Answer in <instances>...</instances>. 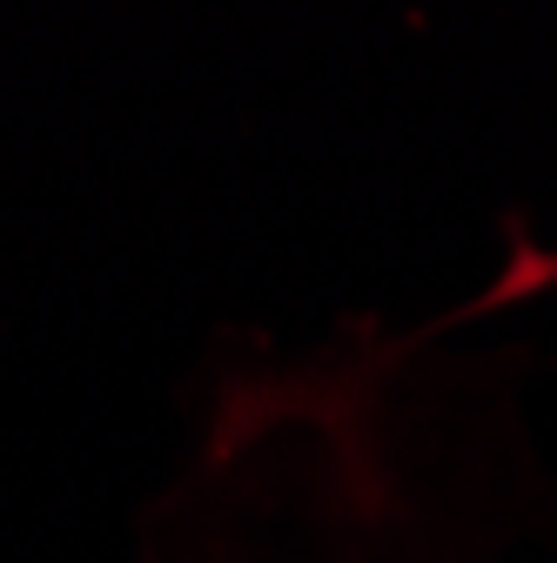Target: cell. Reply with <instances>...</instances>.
<instances>
[{"instance_id": "cell-1", "label": "cell", "mask_w": 557, "mask_h": 563, "mask_svg": "<svg viewBox=\"0 0 557 563\" xmlns=\"http://www.w3.org/2000/svg\"><path fill=\"white\" fill-rule=\"evenodd\" d=\"M537 289H557V255L550 249H531V242H517L511 249V268L491 282V296H477V302H463L457 316L470 322V316H491V309H504V302H524V296H537ZM450 316V322H457Z\"/></svg>"}]
</instances>
